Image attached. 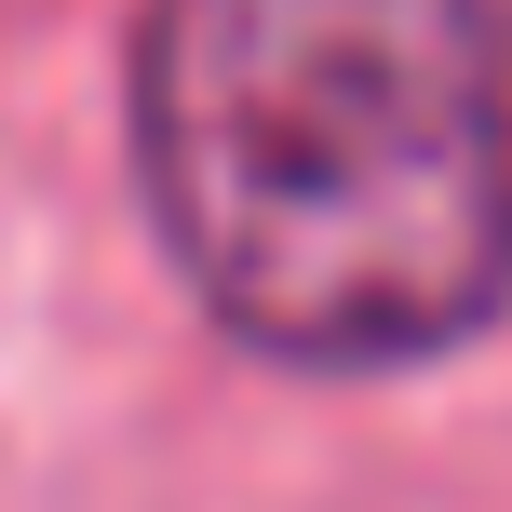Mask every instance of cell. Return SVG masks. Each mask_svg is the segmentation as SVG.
<instances>
[{
    "mask_svg": "<svg viewBox=\"0 0 512 512\" xmlns=\"http://www.w3.org/2000/svg\"><path fill=\"white\" fill-rule=\"evenodd\" d=\"M135 189L243 351H459L512 310V0H149Z\"/></svg>",
    "mask_w": 512,
    "mask_h": 512,
    "instance_id": "6da1fadb",
    "label": "cell"
}]
</instances>
